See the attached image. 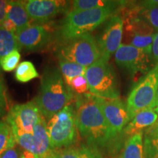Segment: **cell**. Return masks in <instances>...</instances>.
Masks as SVG:
<instances>
[{"instance_id":"obj_1","label":"cell","mask_w":158,"mask_h":158,"mask_svg":"<svg viewBox=\"0 0 158 158\" xmlns=\"http://www.w3.org/2000/svg\"><path fill=\"white\" fill-rule=\"evenodd\" d=\"M75 108L79 132L89 145L105 147L114 136L106 122L97 97L91 93L76 94Z\"/></svg>"},{"instance_id":"obj_2","label":"cell","mask_w":158,"mask_h":158,"mask_svg":"<svg viewBox=\"0 0 158 158\" xmlns=\"http://www.w3.org/2000/svg\"><path fill=\"white\" fill-rule=\"evenodd\" d=\"M73 92L65 84L61 71L55 67L45 69L38 95L34 101L45 119H49L73 100Z\"/></svg>"},{"instance_id":"obj_3","label":"cell","mask_w":158,"mask_h":158,"mask_svg":"<svg viewBox=\"0 0 158 158\" xmlns=\"http://www.w3.org/2000/svg\"><path fill=\"white\" fill-rule=\"evenodd\" d=\"M117 6L88 10L70 12L62 20L56 37L59 43L64 42L94 30L117 9Z\"/></svg>"},{"instance_id":"obj_4","label":"cell","mask_w":158,"mask_h":158,"mask_svg":"<svg viewBox=\"0 0 158 158\" xmlns=\"http://www.w3.org/2000/svg\"><path fill=\"white\" fill-rule=\"evenodd\" d=\"M78 130L76 108L73 104L69 103L47 122L51 149H59L73 145Z\"/></svg>"},{"instance_id":"obj_5","label":"cell","mask_w":158,"mask_h":158,"mask_svg":"<svg viewBox=\"0 0 158 158\" xmlns=\"http://www.w3.org/2000/svg\"><path fill=\"white\" fill-rule=\"evenodd\" d=\"M56 56L87 68L100 59V53L93 35L87 33L59 43Z\"/></svg>"},{"instance_id":"obj_6","label":"cell","mask_w":158,"mask_h":158,"mask_svg":"<svg viewBox=\"0 0 158 158\" xmlns=\"http://www.w3.org/2000/svg\"><path fill=\"white\" fill-rule=\"evenodd\" d=\"M85 76L92 94L108 100L119 98L115 73L108 62L101 58L98 59L86 68Z\"/></svg>"},{"instance_id":"obj_7","label":"cell","mask_w":158,"mask_h":158,"mask_svg":"<svg viewBox=\"0 0 158 158\" xmlns=\"http://www.w3.org/2000/svg\"><path fill=\"white\" fill-rule=\"evenodd\" d=\"M158 91V63L136 84L128 95L127 108L130 119L138 113L149 109Z\"/></svg>"},{"instance_id":"obj_8","label":"cell","mask_w":158,"mask_h":158,"mask_svg":"<svg viewBox=\"0 0 158 158\" xmlns=\"http://www.w3.org/2000/svg\"><path fill=\"white\" fill-rule=\"evenodd\" d=\"M43 115L34 100L24 104H18L10 108L5 122L14 133H31Z\"/></svg>"},{"instance_id":"obj_9","label":"cell","mask_w":158,"mask_h":158,"mask_svg":"<svg viewBox=\"0 0 158 158\" xmlns=\"http://www.w3.org/2000/svg\"><path fill=\"white\" fill-rule=\"evenodd\" d=\"M17 144L34 154L38 158H52V149L47 132V122L43 117L35 126L31 133H14Z\"/></svg>"},{"instance_id":"obj_10","label":"cell","mask_w":158,"mask_h":158,"mask_svg":"<svg viewBox=\"0 0 158 158\" xmlns=\"http://www.w3.org/2000/svg\"><path fill=\"white\" fill-rule=\"evenodd\" d=\"M114 57L118 66L133 76L146 75L152 70L149 55L131 45L121 44Z\"/></svg>"},{"instance_id":"obj_11","label":"cell","mask_w":158,"mask_h":158,"mask_svg":"<svg viewBox=\"0 0 158 158\" xmlns=\"http://www.w3.org/2000/svg\"><path fill=\"white\" fill-rule=\"evenodd\" d=\"M53 26L51 22L44 24H29L27 28L16 33L18 42L21 48L27 51H38L45 49L53 39Z\"/></svg>"},{"instance_id":"obj_12","label":"cell","mask_w":158,"mask_h":158,"mask_svg":"<svg viewBox=\"0 0 158 158\" xmlns=\"http://www.w3.org/2000/svg\"><path fill=\"white\" fill-rule=\"evenodd\" d=\"M124 21L118 15H113L108 19L103 31L99 37L98 46L100 58L108 62L110 56L118 50L122 44Z\"/></svg>"},{"instance_id":"obj_13","label":"cell","mask_w":158,"mask_h":158,"mask_svg":"<svg viewBox=\"0 0 158 158\" xmlns=\"http://www.w3.org/2000/svg\"><path fill=\"white\" fill-rule=\"evenodd\" d=\"M97 100L112 134L116 138L131 120L127 105L119 98L108 100L97 97Z\"/></svg>"},{"instance_id":"obj_14","label":"cell","mask_w":158,"mask_h":158,"mask_svg":"<svg viewBox=\"0 0 158 158\" xmlns=\"http://www.w3.org/2000/svg\"><path fill=\"white\" fill-rule=\"evenodd\" d=\"M25 7L31 21L35 23L44 24L50 23L57 15L69 13L67 2L57 0H28L24 1Z\"/></svg>"},{"instance_id":"obj_15","label":"cell","mask_w":158,"mask_h":158,"mask_svg":"<svg viewBox=\"0 0 158 158\" xmlns=\"http://www.w3.org/2000/svg\"><path fill=\"white\" fill-rule=\"evenodd\" d=\"M157 119L158 115L154 109L149 108L141 110L130 120L122 132L129 136L143 133L144 130L154 125Z\"/></svg>"},{"instance_id":"obj_16","label":"cell","mask_w":158,"mask_h":158,"mask_svg":"<svg viewBox=\"0 0 158 158\" xmlns=\"http://www.w3.org/2000/svg\"><path fill=\"white\" fill-rule=\"evenodd\" d=\"M52 158H102L96 147L90 145H77L53 149Z\"/></svg>"},{"instance_id":"obj_17","label":"cell","mask_w":158,"mask_h":158,"mask_svg":"<svg viewBox=\"0 0 158 158\" xmlns=\"http://www.w3.org/2000/svg\"><path fill=\"white\" fill-rule=\"evenodd\" d=\"M125 29L130 36L133 35H152L154 29L141 15L138 7L132 8L126 15Z\"/></svg>"},{"instance_id":"obj_18","label":"cell","mask_w":158,"mask_h":158,"mask_svg":"<svg viewBox=\"0 0 158 158\" xmlns=\"http://www.w3.org/2000/svg\"><path fill=\"white\" fill-rule=\"evenodd\" d=\"M6 19L12 21L17 28V32L30 24L29 18L25 7L24 1H8Z\"/></svg>"},{"instance_id":"obj_19","label":"cell","mask_w":158,"mask_h":158,"mask_svg":"<svg viewBox=\"0 0 158 158\" xmlns=\"http://www.w3.org/2000/svg\"><path fill=\"white\" fill-rule=\"evenodd\" d=\"M120 158H144L143 133L135 134L128 138Z\"/></svg>"},{"instance_id":"obj_20","label":"cell","mask_w":158,"mask_h":158,"mask_svg":"<svg viewBox=\"0 0 158 158\" xmlns=\"http://www.w3.org/2000/svg\"><path fill=\"white\" fill-rule=\"evenodd\" d=\"M70 12L88 10L102 8V7L121 6L124 4L122 1H108V0H75L72 1Z\"/></svg>"},{"instance_id":"obj_21","label":"cell","mask_w":158,"mask_h":158,"mask_svg":"<svg viewBox=\"0 0 158 158\" xmlns=\"http://www.w3.org/2000/svg\"><path fill=\"white\" fill-rule=\"evenodd\" d=\"M21 47L16 35L0 27V60L13 51H20ZM1 70V68H0Z\"/></svg>"},{"instance_id":"obj_22","label":"cell","mask_w":158,"mask_h":158,"mask_svg":"<svg viewBox=\"0 0 158 158\" xmlns=\"http://www.w3.org/2000/svg\"><path fill=\"white\" fill-rule=\"evenodd\" d=\"M59 65L61 73L62 75L65 84L68 86L73 79L77 76H83L86 73V68L70 61L59 59Z\"/></svg>"},{"instance_id":"obj_23","label":"cell","mask_w":158,"mask_h":158,"mask_svg":"<svg viewBox=\"0 0 158 158\" xmlns=\"http://www.w3.org/2000/svg\"><path fill=\"white\" fill-rule=\"evenodd\" d=\"M15 77L18 81L27 83L32 79L39 78L40 75L33 63L29 61H24L20 63L15 69Z\"/></svg>"},{"instance_id":"obj_24","label":"cell","mask_w":158,"mask_h":158,"mask_svg":"<svg viewBox=\"0 0 158 158\" xmlns=\"http://www.w3.org/2000/svg\"><path fill=\"white\" fill-rule=\"evenodd\" d=\"M16 141L10 126L6 122L0 121V154L16 146Z\"/></svg>"},{"instance_id":"obj_25","label":"cell","mask_w":158,"mask_h":158,"mask_svg":"<svg viewBox=\"0 0 158 158\" xmlns=\"http://www.w3.org/2000/svg\"><path fill=\"white\" fill-rule=\"evenodd\" d=\"M130 37V45L135 47L147 55L152 54L155 34L152 35H133Z\"/></svg>"},{"instance_id":"obj_26","label":"cell","mask_w":158,"mask_h":158,"mask_svg":"<svg viewBox=\"0 0 158 158\" xmlns=\"http://www.w3.org/2000/svg\"><path fill=\"white\" fill-rule=\"evenodd\" d=\"M144 158H158V135L145 131Z\"/></svg>"},{"instance_id":"obj_27","label":"cell","mask_w":158,"mask_h":158,"mask_svg":"<svg viewBox=\"0 0 158 158\" xmlns=\"http://www.w3.org/2000/svg\"><path fill=\"white\" fill-rule=\"evenodd\" d=\"M138 14L147 21L149 24L158 30V7H138Z\"/></svg>"},{"instance_id":"obj_28","label":"cell","mask_w":158,"mask_h":158,"mask_svg":"<svg viewBox=\"0 0 158 158\" xmlns=\"http://www.w3.org/2000/svg\"><path fill=\"white\" fill-rule=\"evenodd\" d=\"M21 59L19 51H13L0 60V68L5 72H10L19 66Z\"/></svg>"},{"instance_id":"obj_29","label":"cell","mask_w":158,"mask_h":158,"mask_svg":"<svg viewBox=\"0 0 158 158\" xmlns=\"http://www.w3.org/2000/svg\"><path fill=\"white\" fill-rule=\"evenodd\" d=\"M68 87L74 94H84L89 92L88 82L85 75L77 76L73 79Z\"/></svg>"},{"instance_id":"obj_30","label":"cell","mask_w":158,"mask_h":158,"mask_svg":"<svg viewBox=\"0 0 158 158\" xmlns=\"http://www.w3.org/2000/svg\"><path fill=\"white\" fill-rule=\"evenodd\" d=\"M10 108L7 88L3 78L0 76V117L7 114Z\"/></svg>"},{"instance_id":"obj_31","label":"cell","mask_w":158,"mask_h":158,"mask_svg":"<svg viewBox=\"0 0 158 158\" xmlns=\"http://www.w3.org/2000/svg\"><path fill=\"white\" fill-rule=\"evenodd\" d=\"M21 153L20 152L19 148L16 146L5 150L2 153L0 154V158H20Z\"/></svg>"},{"instance_id":"obj_32","label":"cell","mask_w":158,"mask_h":158,"mask_svg":"<svg viewBox=\"0 0 158 158\" xmlns=\"http://www.w3.org/2000/svg\"><path fill=\"white\" fill-rule=\"evenodd\" d=\"M7 2L6 0H0V27L7 17Z\"/></svg>"},{"instance_id":"obj_33","label":"cell","mask_w":158,"mask_h":158,"mask_svg":"<svg viewBox=\"0 0 158 158\" xmlns=\"http://www.w3.org/2000/svg\"><path fill=\"white\" fill-rule=\"evenodd\" d=\"M152 54L155 60L158 63V31L155 34L154 37L153 45H152Z\"/></svg>"},{"instance_id":"obj_34","label":"cell","mask_w":158,"mask_h":158,"mask_svg":"<svg viewBox=\"0 0 158 158\" xmlns=\"http://www.w3.org/2000/svg\"><path fill=\"white\" fill-rule=\"evenodd\" d=\"M139 5L143 7H158V0H149L143 1L139 3Z\"/></svg>"},{"instance_id":"obj_35","label":"cell","mask_w":158,"mask_h":158,"mask_svg":"<svg viewBox=\"0 0 158 158\" xmlns=\"http://www.w3.org/2000/svg\"><path fill=\"white\" fill-rule=\"evenodd\" d=\"M146 132L158 135V119L157 120V122H155V124H154V125L152 126V127L148 128V129L146 130Z\"/></svg>"},{"instance_id":"obj_36","label":"cell","mask_w":158,"mask_h":158,"mask_svg":"<svg viewBox=\"0 0 158 158\" xmlns=\"http://www.w3.org/2000/svg\"><path fill=\"white\" fill-rule=\"evenodd\" d=\"M20 158H38L36 155H35L34 154L29 152L27 151H23L21 155V157Z\"/></svg>"},{"instance_id":"obj_37","label":"cell","mask_w":158,"mask_h":158,"mask_svg":"<svg viewBox=\"0 0 158 158\" xmlns=\"http://www.w3.org/2000/svg\"><path fill=\"white\" fill-rule=\"evenodd\" d=\"M157 106H158V91H157V95H156V98L155 99V101L153 102V103L151 106V107H150V108L153 109V108L157 107Z\"/></svg>"},{"instance_id":"obj_38","label":"cell","mask_w":158,"mask_h":158,"mask_svg":"<svg viewBox=\"0 0 158 158\" xmlns=\"http://www.w3.org/2000/svg\"><path fill=\"white\" fill-rule=\"evenodd\" d=\"M153 109H154V110H155V111L156 112V113L157 114V115H158V106H157V107L155 108H153Z\"/></svg>"}]
</instances>
